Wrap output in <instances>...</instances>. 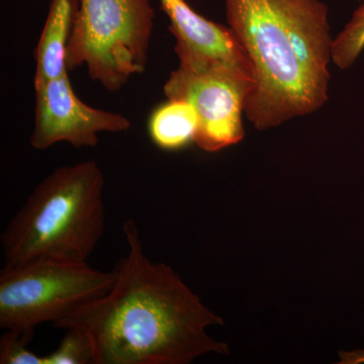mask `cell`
Returning <instances> with one entry per match:
<instances>
[{
  "mask_svg": "<svg viewBox=\"0 0 364 364\" xmlns=\"http://www.w3.org/2000/svg\"><path fill=\"white\" fill-rule=\"evenodd\" d=\"M128 254L114 270L111 291L58 322L82 330L93 347V364H189L229 346L207 333L224 320L203 305L169 265L151 260L133 219L124 223Z\"/></svg>",
  "mask_w": 364,
  "mask_h": 364,
  "instance_id": "6da1fadb",
  "label": "cell"
},
{
  "mask_svg": "<svg viewBox=\"0 0 364 364\" xmlns=\"http://www.w3.org/2000/svg\"><path fill=\"white\" fill-rule=\"evenodd\" d=\"M252 66L245 117L258 131L312 114L329 100L333 37L321 0H225Z\"/></svg>",
  "mask_w": 364,
  "mask_h": 364,
  "instance_id": "7a4b0ae2",
  "label": "cell"
},
{
  "mask_svg": "<svg viewBox=\"0 0 364 364\" xmlns=\"http://www.w3.org/2000/svg\"><path fill=\"white\" fill-rule=\"evenodd\" d=\"M105 186L95 160L46 176L2 232L4 267L43 259L87 262L105 231Z\"/></svg>",
  "mask_w": 364,
  "mask_h": 364,
  "instance_id": "3957f363",
  "label": "cell"
},
{
  "mask_svg": "<svg viewBox=\"0 0 364 364\" xmlns=\"http://www.w3.org/2000/svg\"><path fill=\"white\" fill-rule=\"evenodd\" d=\"M154 18L150 0H79L67 69L85 66L91 80L121 90L145 71Z\"/></svg>",
  "mask_w": 364,
  "mask_h": 364,
  "instance_id": "277c9868",
  "label": "cell"
},
{
  "mask_svg": "<svg viewBox=\"0 0 364 364\" xmlns=\"http://www.w3.org/2000/svg\"><path fill=\"white\" fill-rule=\"evenodd\" d=\"M116 270L86 263L33 260L0 272V327L32 340L37 326L56 323L79 306L100 298L116 282Z\"/></svg>",
  "mask_w": 364,
  "mask_h": 364,
  "instance_id": "5b68a950",
  "label": "cell"
},
{
  "mask_svg": "<svg viewBox=\"0 0 364 364\" xmlns=\"http://www.w3.org/2000/svg\"><path fill=\"white\" fill-rule=\"evenodd\" d=\"M252 73L220 61L179 63L165 82L167 100L195 107L198 128L195 144L205 152H219L245 136L243 116L253 88Z\"/></svg>",
  "mask_w": 364,
  "mask_h": 364,
  "instance_id": "8992f818",
  "label": "cell"
},
{
  "mask_svg": "<svg viewBox=\"0 0 364 364\" xmlns=\"http://www.w3.org/2000/svg\"><path fill=\"white\" fill-rule=\"evenodd\" d=\"M35 122L31 146L47 150L58 143L95 147L100 133H124L128 117L85 104L72 87L68 73L35 87Z\"/></svg>",
  "mask_w": 364,
  "mask_h": 364,
  "instance_id": "52a82bcc",
  "label": "cell"
},
{
  "mask_svg": "<svg viewBox=\"0 0 364 364\" xmlns=\"http://www.w3.org/2000/svg\"><path fill=\"white\" fill-rule=\"evenodd\" d=\"M160 4L169 18L181 63L220 61L253 75L248 56L229 26L203 18L186 0H160Z\"/></svg>",
  "mask_w": 364,
  "mask_h": 364,
  "instance_id": "ba28073f",
  "label": "cell"
},
{
  "mask_svg": "<svg viewBox=\"0 0 364 364\" xmlns=\"http://www.w3.org/2000/svg\"><path fill=\"white\" fill-rule=\"evenodd\" d=\"M79 0H52L36 48L33 86L68 73L66 52L77 16Z\"/></svg>",
  "mask_w": 364,
  "mask_h": 364,
  "instance_id": "9c48e42d",
  "label": "cell"
},
{
  "mask_svg": "<svg viewBox=\"0 0 364 364\" xmlns=\"http://www.w3.org/2000/svg\"><path fill=\"white\" fill-rule=\"evenodd\" d=\"M198 117L195 107L186 100H167L151 114L148 132L160 149L177 151L195 143Z\"/></svg>",
  "mask_w": 364,
  "mask_h": 364,
  "instance_id": "30bf717a",
  "label": "cell"
},
{
  "mask_svg": "<svg viewBox=\"0 0 364 364\" xmlns=\"http://www.w3.org/2000/svg\"><path fill=\"white\" fill-rule=\"evenodd\" d=\"M364 51V0L334 38L332 62L341 70L350 68Z\"/></svg>",
  "mask_w": 364,
  "mask_h": 364,
  "instance_id": "8fae6325",
  "label": "cell"
},
{
  "mask_svg": "<svg viewBox=\"0 0 364 364\" xmlns=\"http://www.w3.org/2000/svg\"><path fill=\"white\" fill-rule=\"evenodd\" d=\"M46 364H93V347L82 330L69 328L59 346L45 356Z\"/></svg>",
  "mask_w": 364,
  "mask_h": 364,
  "instance_id": "7c38bea8",
  "label": "cell"
},
{
  "mask_svg": "<svg viewBox=\"0 0 364 364\" xmlns=\"http://www.w3.org/2000/svg\"><path fill=\"white\" fill-rule=\"evenodd\" d=\"M30 342L21 333L6 330L0 338V363L46 364L45 356L37 355L28 349Z\"/></svg>",
  "mask_w": 364,
  "mask_h": 364,
  "instance_id": "4fadbf2b",
  "label": "cell"
},
{
  "mask_svg": "<svg viewBox=\"0 0 364 364\" xmlns=\"http://www.w3.org/2000/svg\"><path fill=\"white\" fill-rule=\"evenodd\" d=\"M340 364H364V349L353 351H340Z\"/></svg>",
  "mask_w": 364,
  "mask_h": 364,
  "instance_id": "5bb4252c",
  "label": "cell"
}]
</instances>
